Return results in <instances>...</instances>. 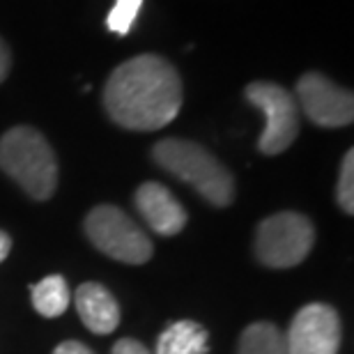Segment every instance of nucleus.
Returning <instances> with one entry per match:
<instances>
[{
  "label": "nucleus",
  "mask_w": 354,
  "mask_h": 354,
  "mask_svg": "<svg viewBox=\"0 0 354 354\" xmlns=\"http://www.w3.org/2000/svg\"><path fill=\"white\" fill-rule=\"evenodd\" d=\"M102 99L109 118L122 129L157 131L182 109V79L166 58L143 53L115 67Z\"/></svg>",
  "instance_id": "f257e3e1"
},
{
  "label": "nucleus",
  "mask_w": 354,
  "mask_h": 354,
  "mask_svg": "<svg viewBox=\"0 0 354 354\" xmlns=\"http://www.w3.org/2000/svg\"><path fill=\"white\" fill-rule=\"evenodd\" d=\"M152 159L177 180L194 187L214 207L235 201V177L214 154L194 140L164 138L152 147Z\"/></svg>",
  "instance_id": "f03ea898"
},
{
  "label": "nucleus",
  "mask_w": 354,
  "mask_h": 354,
  "mask_svg": "<svg viewBox=\"0 0 354 354\" xmlns=\"http://www.w3.org/2000/svg\"><path fill=\"white\" fill-rule=\"evenodd\" d=\"M0 168L35 201H48L58 189V159L32 127H12L0 136Z\"/></svg>",
  "instance_id": "7ed1b4c3"
},
{
  "label": "nucleus",
  "mask_w": 354,
  "mask_h": 354,
  "mask_svg": "<svg viewBox=\"0 0 354 354\" xmlns=\"http://www.w3.org/2000/svg\"><path fill=\"white\" fill-rule=\"evenodd\" d=\"M86 235L104 256L124 265H145L152 258V239L115 205H97L86 216Z\"/></svg>",
  "instance_id": "20e7f679"
},
{
  "label": "nucleus",
  "mask_w": 354,
  "mask_h": 354,
  "mask_svg": "<svg viewBox=\"0 0 354 354\" xmlns=\"http://www.w3.org/2000/svg\"><path fill=\"white\" fill-rule=\"evenodd\" d=\"M315 242V228L299 212H279L260 221L256 230L258 260L272 269H290L308 258Z\"/></svg>",
  "instance_id": "39448f33"
},
{
  "label": "nucleus",
  "mask_w": 354,
  "mask_h": 354,
  "mask_svg": "<svg viewBox=\"0 0 354 354\" xmlns=\"http://www.w3.org/2000/svg\"><path fill=\"white\" fill-rule=\"evenodd\" d=\"M246 99L265 113V129L258 138V150L267 157L286 152L299 133V106L295 95L276 83L256 81L246 86Z\"/></svg>",
  "instance_id": "423d86ee"
},
{
  "label": "nucleus",
  "mask_w": 354,
  "mask_h": 354,
  "mask_svg": "<svg viewBox=\"0 0 354 354\" xmlns=\"http://www.w3.org/2000/svg\"><path fill=\"white\" fill-rule=\"evenodd\" d=\"M297 106L317 127H348L354 120V97L350 90L338 88L320 72H306L297 81Z\"/></svg>",
  "instance_id": "0eeeda50"
},
{
  "label": "nucleus",
  "mask_w": 354,
  "mask_h": 354,
  "mask_svg": "<svg viewBox=\"0 0 354 354\" xmlns=\"http://www.w3.org/2000/svg\"><path fill=\"white\" fill-rule=\"evenodd\" d=\"M341 317L329 304H308L295 315L286 334L288 354H338Z\"/></svg>",
  "instance_id": "6e6552de"
},
{
  "label": "nucleus",
  "mask_w": 354,
  "mask_h": 354,
  "mask_svg": "<svg viewBox=\"0 0 354 354\" xmlns=\"http://www.w3.org/2000/svg\"><path fill=\"white\" fill-rule=\"evenodd\" d=\"M133 203H136L145 223L154 232H159V235L164 237L180 235L184 225H187V212H184L180 201L171 194V189H166L164 184L143 182L136 189Z\"/></svg>",
  "instance_id": "1a4fd4ad"
},
{
  "label": "nucleus",
  "mask_w": 354,
  "mask_h": 354,
  "mask_svg": "<svg viewBox=\"0 0 354 354\" xmlns=\"http://www.w3.org/2000/svg\"><path fill=\"white\" fill-rule=\"evenodd\" d=\"M76 310L81 322L97 336H106L118 329L120 324V306L111 290H106L102 283H81L74 295Z\"/></svg>",
  "instance_id": "9d476101"
},
{
  "label": "nucleus",
  "mask_w": 354,
  "mask_h": 354,
  "mask_svg": "<svg viewBox=\"0 0 354 354\" xmlns=\"http://www.w3.org/2000/svg\"><path fill=\"white\" fill-rule=\"evenodd\" d=\"M154 354H209V334L196 320H177L159 334Z\"/></svg>",
  "instance_id": "9b49d317"
},
{
  "label": "nucleus",
  "mask_w": 354,
  "mask_h": 354,
  "mask_svg": "<svg viewBox=\"0 0 354 354\" xmlns=\"http://www.w3.org/2000/svg\"><path fill=\"white\" fill-rule=\"evenodd\" d=\"M32 306L41 317H60L69 308V286L60 274H51L30 288Z\"/></svg>",
  "instance_id": "f8f14e48"
},
{
  "label": "nucleus",
  "mask_w": 354,
  "mask_h": 354,
  "mask_svg": "<svg viewBox=\"0 0 354 354\" xmlns=\"http://www.w3.org/2000/svg\"><path fill=\"white\" fill-rule=\"evenodd\" d=\"M237 354H288L286 334L272 322H253L239 336Z\"/></svg>",
  "instance_id": "ddd939ff"
},
{
  "label": "nucleus",
  "mask_w": 354,
  "mask_h": 354,
  "mask_svg": "<svg viewBox=\"0 0 354 354\" xmlns=\"http://www.w3.org/2000/svg\"><path fill=\"white\" fill-rule=\"evenodd\" d=\"M140 7H143V0H115L113 10L109 12V17H106V28H109L111 32L120 35V37L129 35Z\"/></svg>",
  "instance_id": "4468645a"
},
{
  "label": "nucleus",
  "mask_w": 354,
  "mask_h": 354,
  "mask_svg": "<svg viewBox=\"0 0 354 354\" xmlns=\"http://www.w3.org/2000/svg\"><path fill=\"white\" fill-rule=\"evenodd\" d=\"M336 198L345 214H354V150H348L343 157Z\"/></svg>",
  "instance_id": "2eb2a0df"
},
{
  "label": "nucleus",
  "mask_w": 354,
  "mask_h": 354,
  "mask_svg": "<svg viewBox=\"0 0 354 354\" xmlns=\"http://www.w3.org/2000/svg\"><path fill=\"white\" fill-rule=\"evenodd\" d=\"M111 354H152V352L147 350L143 343L133 341V338H122V341H118L113 345Z\"/></svg>",
  "instance_id": "dca6fc26"
},
{
  "label": "nucleus",
  "mask_w": 354,
  "mask_h": 354,
  "mask_svg": "<svg viewBox=\"0 0 354 354\" xmlns=\"http://www.w3.org/2000/svg\"><path fill=\"white\" fill-rule=\"evenodd\" d=\"M53 354H95L88 345H83L79 341H65L53 350Z\"/></svg>",
  "instance_id": "f3484780"
},
{
  "label": "nucleus",
  "mask_w": 354,
  "mask_h": 354,
  "mask_svg": "<svg viewBox=\"0 0 354 354\" xmlns=\"http://www.w3.org/2000/svg\"><path fill=\"white\" fill-rule=\"evenodd\" d=\"M10 69H12V53H10V46H7L3 39H0V83H3V81L7 79Z\"/></svg>",
  "instance_id": "a211bd4d"
},
{
  "label": "nucleus",
  "mask_w": 354,
  "mask_h": 354,
  "mask_svg": "<svg viewBox=\"0 0 354 354\" xmlns=\"http://www.w3.org/2000/svg\"><path fill=\"white\" fill-rule=\"evenodd\" d=\"M10 251H12V237L5 230H0V263L10 256Z\"/></svg>",
  "instance_id": "6ab92c4d"
}]
</instances>
